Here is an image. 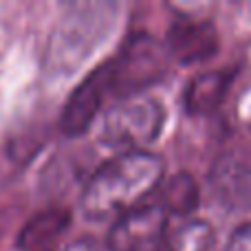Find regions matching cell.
Returning a JSON list of instances; mask_svg holds the SVG:
<instances>
[{
	"label": "cell",
	"mask_w": 251,
	"mask_h": 251,
	"mask_svg": "<svg viewBox=\"0 0 251 251\" xmlns=\"http://www.w3.org/2000/svg\"><path fill=\"white\" fill-rule=\"evenodd\" d=\"M163 170V159L154 152H122L88 178L82 192V212L88 218L101 221L139 207L146 196L159 190Z\"/></svg>",
	"instance_id": "cell-1"
},
{
	"label": "cell",
	"mask_w": 251,
	"mask_h": 251,
	"mask_svg": "<svg viewBox=\"0 0 251 251\" xmlns=\"http://www.w3.org/2000/svg\"><path fill=\"white\" fill-rule=\"evenodd\" d=\"M165 124L163 104L150 95H130L106 113L101 141L122 152L143 150L161 134Z\"/></svg>",
	"instance_id": "cell-2"
},
{
	"label": "cell",
	"mask_w": 251,
	"mask_h": 251,
	"mask_svg": "<svg viewBox=\"0 0 251 251\" xmlns=\"http://www.w3.org/2000/svg\"><path fill=\"white\" fill-rule=\"evenodd\" d=\"M170 214L159 203L139 205L122 214L106 236L108 251H154L163 243Z\"/></svg>",
	"instance_id": "cell-3"
},
{
	"label": "cell",
	"mask_w": 251,
	"mask_h": 251,
	"mask_svg": "<svg viewBox=\"0 0 251 251\" xmlns=\"http://www.w3.org/2000/svg\"><path fill=\"white\" fill-rule=\"evenodd\" d=\"M110 88H113V75H110L108 62L97 71H93V75H88L69 97L64 113H62V130L69 137H77V134L86 132L91 124L95 122L97 113L101 110L104 97L108 95Z\"/></svg>",
	"instance_id": "cell-4"
},
{
	"label": "cell",
	"mask_w": 251,
	"mask_h": 251,
	"mask_svg": "<svg viewBox=\"0 0 251 251\" xmlns=\"http://www.w3.org/2000/svg\"><path fill=\"white\" fill-rule=\"evenodd\" d=\"M161 73L156 51L148 38L134 40L117 60L110 62V75H113V88L117 93H126V97L139 95L148 82Z\"/></svg>",
	"instance_id": "cell-5"
},
{
	"label": "cell",
	"mask_w": 251,
	"mask_h": 251,
	"mask_svg": "<svg viewBox=\"0 0 251 251\" xmlns=\"http://www.w3.org/2000/svg\"><path fill=\"white\" fill-rule=\"evenodd\" d=\"M170 53L183 64L209 60L218 49V33L209 22L181 18L170 26L168 33Z\"/></svg>",
	"instance_id": "cell-6"
},
{
	"label": "cell",
	"mask_w": 251,
	"mask_h": 251,
	"mask_svg": "<svg viewBox=\"0 0 251 251\" xmlns=\"http://www.w3.org/2000/svg\"><path fill=\"white\" fill-rule=\"evenodd\" d=\"M234 82V71H207L201 73L187 84L185 91V108L192 115H209L218 110V106L225 101L229 86Z\"/></svg>",
	"instance_id": "cell-7"
},
{
	"label": "cell",
	"mask_w": 251,
	"mask_h": 251,
	"mask_svg": "<svg viewBox=\"0 0 251 251\" xmlns=\"http://www.w3.org/2000/svg\"><path fill=\"white\" fill-rule=\"evenodd\" d=\"M71 225V214L66 209H44L25 223L18 234V249L22 251H51L62 234Z\"/></svg>",
	"instance_id": "cell-8"
},
{
	"label": "cell",
	"mask_w": 251,
	"mask_h": 251,
	"mask_svg": "<svg viewBox=\"0 0 251 251\" xmlns=\"http://www.w3.org/2000/svg\"><path fill=\"white\" fill-rule=\"evenodd\" d=\"M159 196V205L168 214L185 216L199 207V185H196L194 176H190L187 172L174 174L168 181L161 183Z\"/></svg>",
	"instance_id": "cell-9"
},
{
	"label": "cell",
	"mask_w": 251,
	"mask_h": 251,
	"mask_svg": "<svg viewBox=\"0 0 251 251\" xmlns=\"http://www.w3.org/2000/svg\"><path fill=\"white\" fill-rule=\"evenodd\" d=\"M214 229L205 221H192L163 240L154 251H209Z\"/></svg>",
	"instance_id": "cell-10"
},
{
	"label": "cell",
	"mask_w": 251,
	"mask_h": 251,
	"mask_svg": "<svg viewBox=\"0 0 251 251\" xmlns=\"http://www.w3.org/2000/svg\"><path fill=\"white\" fill-rule=\"evenodd\" d=\"M227 251H251V221L240 225L238 229L231 234Z\"/></svg>",
	"instance_id": "cell-11"
},
{
	"label": "cell",
	"mask_w": 251,
	"mask_h": 251,
	"mask_svg": "<svg viewBox=\"0 0 251 251\" xmlns=\"http://www.w3.org/2000/svg\"><path fill=\"white\" fill-rule=\"evenodd\" d=\"M64 251H108V249L101 247V245L97 243L95 238H88V236H84V238L73 240V243H71Z\"/></svg>",
	"instance_id": "cell-12"
}]
</instances>
